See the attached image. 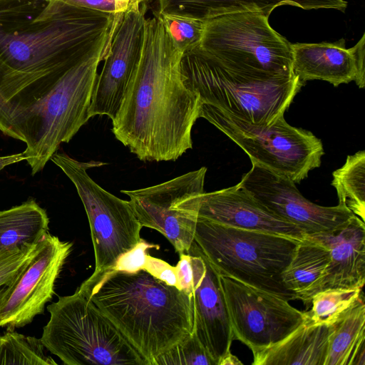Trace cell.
<instances>
[{
    "mask_svg": "<svg viewBox=\"0 0 365 365\" xmlns=\"http://www.w3.org/2000/svg\"><path fill=\"white\" fill-rule=\"evenodd\" d=\"M148 10V1L138 4L110 31L104 63L93 93L90 118L115 117L140 56Z\"/></svg>",
    "mask_w": 365,
    "mask_h": 365,
    "instance_id": "15",
    "label": "cell"
},
{
    "mask_svg": "<svg viewBox=\"0 0 365 365\" xmlns=\"http://www.w3.org/2000/svg\"><path fill=\"white\" fill-rule=\"evenodd\" d=\"M330 325L304 323L278 342L252 352L253 365H324Z\"/></svg>",
    "mask_w": 365,
    "mask_h": 365,
    "instance_id": "21",
    "label": "cell"
},
{
    "mask_svg": "<svg viewBox=\"0 0 365 365\" xmlns=\"http://www.w3.org/2000/svg\"><path fill=\"white\" fill-rule=\"evenodd\" d=\"M40 340L66 365H147L120 331L77 291L47 307Z\"/></svg>",
    "mask_w": 365,
    "mask_h": 365,
    "instance_id": "6",
    "label": "cell"
},
{
    "mask_svg": "<svg viewBox=\"0 0 365 365\" xmlns=\"http://www.w3.org/2000/svg\"><path fill=\"white\" fill-rule=\"evenodd\" d=\"M159 14H173L207 21L222 15L239 12H266L282 5L305 10L334 9L344 11V0H158Z\"/></svg>",
    "mask_w": 365,
    "mask_h": 365,
    "instance_id": "20",
    "label": "cell"
},
{
    "mask_svg": "<svg viewBox=\"0 0 365 365\" xmlns=\"http://www.w3.org/2000/svg\"><path fill=\"white\" fill-rule=\"evenodd\" d=\"M252 165L237 185L272 212L296 225L306 235L341 229L355 215L339 204L334 207L314 204L299 192L291 180L257 163Z\"/></svg>",
    "mask_w": 365,
    "mask_h": 365,
    "instance_id": "14",
    "label": "cell"
},
{
    "mask_svg": "<svg viewBox=\"0 0 365 365\" xmlns=\"http://www.w3.org/2000/svg\"><path fill=\"white\" fill-rule=\"evenodd\" d=\"M41 1H46V2H50L52 0H41Z\"/></svg>",
    "mask_w": 365,
    "mask_h": 365,
    "instance_id": "37",
    "label": "cell"
},
{
    "mask_svg": "<svg viewBox=\"0 0 365 365\" xmlns=\"http://www.w3.org/2000/svg\"><path fill=\"white\" fill-rule=\"evenodd\" d=\"M330 261L329 250L318 240L306 235L299 241L282 274L285 288L295 295L309 288L322 274Z\"/></svg>",
    "mask_w": 365,
    "mask_h": 365,
    "instance_id": "24",
    "label": "cell"
},
{
    "mask_svg": "<svg viewBox=\"0 0 365 365\" xmlns=\"http://www.w3.org/2000/svg\"><path fill=\"white\" fill-rule=\"evenodd\" d=\"M37 244L0 252V289L9 285L33 255Z\"/></svg>",
    "mask_w": 365,
    "mask_h": 365,
    "instance_id": "30",
    "label": "cell"
},
{
    "mask_svg": "<svg viewBox=\"0 0 365 365\" xmlns=\"http://www.w3.org/2000/svg\"><path fill=\"white\" fill-rule=\"evenodd\" d=\"M325 245L330 261L320 277L297 295L309 304L316 293L332 289L361 288L365 282V224L354 215L343 228L325 233L307 235Z\"/></svg>",
    "mask_w": 365,
    "mask_h": 365,
    "instance_id": "17",
    "label": "cell"
},
{
    "mask_svg": "<svg viewBox=\"0 0 365 365\" xmlns=\"http://www.w3.org/2000/svg\"><path fill=\"white\" fill-rule=\"evenodd\" d=\"M179 255L180 260L175 267L178 279V289L190 296L193 277L191 257L187 253H180Z\"/></svg>",
    "mask_w": 365,
    "mask_h": 365,
    "instance_id": "34",
    "label": "cell"
},
{
    "mask_svg": "<svg viewBox=\"0 0 365 365\" xmlns=\"http://www.w3.org/2000/svg\"><path fill=\"white\" fill-rule=\"evenodd\" d=\"M187 253L191 257L193 274L190 296L192 333L217 365L230 351L234 339L220 275L195 241Z\"/></svg>",
    "mask_w": 365,
    "mask_h": 365,
    "instance_id": "16",
    "label": "cell"
},
{
    "mask_svg": "<svg viewBox=\"0 0 365 365\" xmlns=\"http://www.w3.org/2000/svg\"><path fill=\"white\" fill-rule=\"evenodd\" d=\"M81 295L103 312L147 365L192 333L190 297L144 269L108 272Z\"/></svg>",
    "mask_w": 365,
    "mask_h": 365,
    "instance_id": "3",
    "label": "cell"
},
{
    "mask_svg": "<svg viewBox=\"0 0 365 365\" xmlns=\"http://www.w3.org/2000/svg\"><path fill=\"white\" fill-rule=\"evenodd\" d=\"M363 294L362 289H332L314 294L311 309L303 312L307 326L331 325Z\"/></svg>",
    "mask_w": 365,
    "mask_h": 365,
    "instance_id": "26",
    "label": "cell"
},
{
    "mask_svg": "<svg viewBox=\"0 0 365 365\" xmlns=\"http://www.w3.org/2000/svg\"><path fill=\"white\" fill-rule=\"evenodd\" d=\"M194 241L220 276L287 301L296 299L284 286L282 274L300 240L235 228L198 217Z\"/></svg>",
    "mask_w": 365,
    "mask_h": 365,
    "instance_id": "5",
    "label": "cell"
},
{
    "mask_svg": "<svg viewBox=\"0 0 365 365\" xmlns=\"http://www.w3.org/2000/svg\"><path fill=\"white\" fill-rule=\"evenodd\" d=\"M240 360L230 351L227 352L218 361L217 365H242Z\"/></svg>",
    "mask_w": 365,
    "mask_h": 365,
    "instance_id": "36",
    "label": "cell"
},
{
    "mask_svg": "<svg viewBox=\"0 0 365 365\" xmlns=\"http://www.w3.org/2000/svg\"><path fill=\"white\" fill-rule=\"evenodd\" d=\"M332 186L339 204L344 206L364 222L365 217V152L348 155L342 167L332 173Z\"/></svg>",
    "mask_w": 365,
    "mask_h": 365,
    "instance_id": "25",
    "label": "cell"
},
{
    "mask_svg": "<svg viewBox=\"0 0 365 365\" xmlns=\"http://www.w3.org/2000/svg\"><path fill=\"white\" fill-rule=\"evenodd\" d=\"M186 87L210 106L260 125H271L291 105L304 84L295 76L259 75L223 65L200 46L182 54Z\"/></svg>",
    "mask_w": 365,
    "mask_h": 365,
    "instance_id": "4",
    "label": "cell"
},
{
    "mask_svg": "<svg viewBox=\"0 0 365 365\" xmlns=\"http://www.w3.org/2000/svg\"><path fill=\"white\" fill-rule=\"evenodd\" d=\"M217 365L193 333L165 353L151 365Z\"/></svg>",
    "mask_w": 365,
    "mask_h": 365,
    "instance_id": "29",
    "label": "cell"
},
{
    "mask_svg": "<svg viewBox=\"0 0 365 365\" xmlns=\"http://www.w3.org/2000/svg\"><path fill=\"white\" fill-rule=\"evenodd\" d=\"M112 14L41 0H0V131L21 141L60 78L107 34Z\"/></svg>",
    "mask_w": 365,
    "mask_h": 365,
    "instance_id": "1",
    "label": "cell"
},
{
    "mask_svg": "<svg viewBox=\"0 0 365 365\" xmlns=\"http://www.w3.org/2000/svg\"><path fill=\"white\" fill-rule=\"evenodd\" d=\"M198 217L221 225L302 240L306 233L276 215L237 184L205 192Z\"/></svg>",
    "mask_w": 365,
    "mask_h": 365,
    "instance_id": "19",
    "label": "cell"
},
{
    "mask_svg": "<svg viewBox=\"0 0 365 365\" xmlns=\"http://www.w3.org/2000/svg\"><path fill=\"white\" fill-rule=\"evenodd\" d=\"M109 33L58 81L38 108L27 130L24 152L34 175L62 143H68L89 120V108Z\"/></svg>",
    "mask_w": 365,
    "mask_h": 365,
    "instance_id": "7",
    "label": "cell"
},
{
    "mask_svg": "<svg viewBox=\"0 0 365 365\" xmlns=\"http://www.w3.org/2000/svg\"><path fill=\"white\" fill-rule=\"evenodd\" d=\"M324 365H365L363 294L330 325Z\"/></svg>",
    "mask_w": 365,
    "mask_h": 365,
    "instance_id": "22",
    "label": "cell"
},
{
    "mask_svg": "<svg viewBox=\"0 0 365 365\" xmlns=\"http://www.w3.org/2000/svg\"><path fill=\"white\" fill-rule=\"evenodd\" d=\"M43 348L40 339L8 330L0 336V365L56 364L52 358L44 354Z\"/></svg>",
    "mask_w": 365,
    "mask_h": 365,
    "instance_id": "27",
    "label": "cell"
},
{
    "mask_svg": "<svg viewBox=\"0 0 365 365\" xmlns=\"http://www.w3.org/2000/svg\"><path fill=\"white\" fill-rule=\"evenodd\" d=\"M182 53L154 11L146 19L138 64L115 117V138L144 162L173 161L192 148L199 97L185 85Z\"/></svg>",
    "mask_w": 365,
    "mask_h": 365,
    "instance_id": "2",
    "label": "cell"
},
{
    "mask_svg": "<svg viewBox=\"0 0 365 365\" xmlns=\"http://www.w3.org/2000/svg\"><path fill=\"white\" fill-rule=\"evenodd\" d=\"M71 6L115 15L114 0H52Z\"/></svg>",
    "mask_w": 365,
    "mask_h": 365,
    "instance_id": "33",
    "label": "cell"
},
{
    "mask_svg": "<svg viewBox=\"0 0 365 365\" xmlns=\"http://www.w3.org/2000/svg\"><path fill=\"white\" fill-rule=\"evenodd\" d=\"M206 173L202 167L155 185L120 192L129 197L142 227L160 232L176 252L187 253L194 241Z\"/></svg>",
    "mask_w": 365,
    "mask_h": 365,
    "instance_id": "11",
    "label": "cell"
},
{
    "mask_svg": "<svg viewBox=\"0 0 365 365\" xmlns=\"http://www.w3.org/2000/svg\"><path fill=\"white\" fill-rule=\"evenodd\" d=\"M233 339L252 352L286 337L304 322L303 312L270 292L220 276Z\"/></svg>",
    "mask_w": 365,
    "mask_h": 365,
    "instance_id": "12",
    "label": "cell"
},
{
    "mask_svg": "<svg viewBox=\"0 0 365 365\" xmlns=\"http://www.w3.org/2000/svg\"><path fill=\"white\" fill-rule=\"evenodd\" d=\"M155 12L160 19L175 46L182 53L200 45L205 31V21Z\"/></svg>",
    "mask_w": 365,
    "mask_h": 365,
    "instance_id": "28",
    "label": "cell"
},
{
    "mask_svg": "<svg viewBox=\"0 0 365 365\" xmlns=\"http://www.w3.org/2000/svg\"><path fill=\"white\" fill-rule=\"evenodd\" d=\"M49 219L34 200L0 210V252L37 244L48 233Z\"/></svg>",
    "mask_w": 365,
    "mask_h": 365,
    "instance_id": "23",
    "label": "cell"
},
{
    "mask_svg": "<svg viewBox=\"0 0 365 365\" xmlns=\"http://www.w3.org/2000/svg\"><path fill=\"white\" fill-rule=\"evenodd\" d=\"M75 185L84 206L91 228L95 255V270L77 288L84 294L110 271L120 256L142 240V226L129 201L102 188L88 175L89 168L105 165L100 161L80 162L64 153L50 159Z\"/></svg>",
    "mask_w": 365,
    "mask_h": 365,
    "instance_id": "8",
    "label": "cell"
},
{
    "mask_svg": "<svg viewBox=\"0 0 365 365\" xmlns=\"http://www.w3.org/2000/svg\"><path fill=\"white\" fill-rule=\"evenodd\" d=\"M143 269L167 284L178 288L176 267L166 262L148 255Z\"/></svg>",
    "mask_w": 365,
    "mask_h": 365,
    "instance_id": "32",
    "label": "cell"
},
{
    "mask_svg": "<svg viewBox=\"0 0 365 365\" xmlns=\"http://www.w3.org/2000/svg\"><path fill=\"white\" fill-rule=\"evenodd\" d=\"M269 16L239 12L207 20L200 48L232 68L293 76L291 43L270 26Z\"/></svg>",
    "mask_w": 365,
    "mask_h": 365,
    "instance_id": "10",
    "label": "cell"
},
{
    "mask_svg": "<svg viewBox=\"0 0 365 365\" xmlns=\"http://www.w3.org/2000/svg\"><path fill=\"white\" fill-rule=\"evenodd\" d=\"M71 247V242L49 233L37 243L15 279L0 289V327L14 330L24 327L43 312Z\"/></svg>",
    "mask_w": 365,
    "mask_h": 365,
    "instance_id": "13",
    "label": "cell"
},
{
    "mask_svg": "<svg viewBox=\"0 0 365 365\" xmlns=\"http://www.w3.org/2000/svg\"><path fill=\"white\" fill-rule=\"evenodd\" d=\"M26 160L24 152L0 157V171L6 166Z\"/></svg>",
    "mask_w": 365,
    "mask_h": 365,
    "instance_id": "35",
    "label": "cell"
},
{
    "mask_svg": "<svg viewBox=\"0 0 365 365\" xmlns=\"http://www.w3.org/2000/svg\"><path fill=\"white\" fill-rule=\"evenodd\" d=\"M200 118L222 131L250 157L251 163L299 183L321 165L324 154L312 132L289 125L284 116L271 125L250 123L210 106H200Z\"/></svg>",
    "mask_w": 365,
    "mask_h": 365,
    "instance_id": "9",
    "label": "cell"
},
{
    "mask_svg": "<svg viewBox=\"0 0 365 365\" xmlns=\"http://www.w3.org/2000/svg\"><path fill=\"white\" fill-rule=\"evenodd\" d=\"M150 248L158 249L159 246L148 243L143 239L135 247L120 256L109 272H135L143 269L148 255V250Z\"/></svg>",
    "mask_w": 365,
    "mask_h": 365,
    "instance_id": "31",
    "label": "cell"
},
{
    "mask_svg": "<svg viewBox=\"0 0 365 365\" xmlns=\"http://www.w3.org/2000/svg\"><path fill=\"white\" fill-rule=\"evenodd\" d=\"M365 34L353 47L346 48L341 38L333 43H291L292 70L302 82L322 80L334 86L354 81L365 86Z\"/></svg>",
    "mask_w": 365,
    "mask_h": 365,
    "instance_id": "18",
    "label": "cell"
}]
</instances>
